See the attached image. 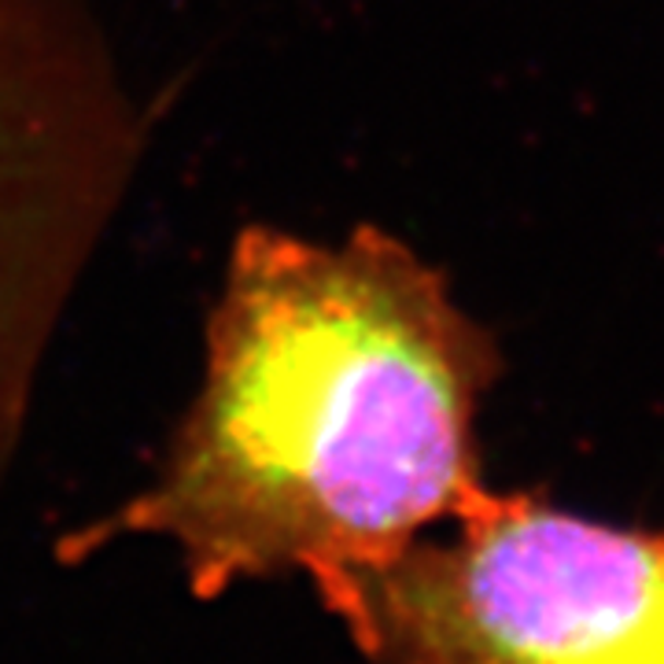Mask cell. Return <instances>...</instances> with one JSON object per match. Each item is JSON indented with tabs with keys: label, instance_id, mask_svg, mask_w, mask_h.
<instances>
[{
	"label": "cell",
	"instance_id": "obj_1",
	"mask_svg": "<svg viewBox=\"0 0 664 664\" xmlns=\"http://www.w3.org/2000/svg\"><path fill=\"white\" fill-rule=\"evenodd\" d=\"M495 336L407 240L248 221L204 329V374L145 488L64 539L178 553L188 591L385 565L488 499L477 421Z\"/></svg>",
	"mask_w": 664,
	"mask_h": 664
},
{
	"label": "cell",
	"instance_id": "obj_2",
	"mask_svg": "<svg viewBox=\"0 0 664 664\" xmlns=\"http://www.w3.org/2000/svg\"><path fill=\"white\" fill-rule=\"evenodd\" d=\"M314 591L369 664H664V528L528 491Z\"/></svg>",
	"mask_w": 664,
	"mask_h": 664
},
{
	"label": "cell",
	"instance_id": "obj_3",
	"mask_svg": "<svg viewBox=\"0 0 664 664\" xmlns=\"http://www.w3.org/2000/svg\"><path fill=\"white\" fill-rule=\"evenodd\" d=\"M152 111L85 0H0V491L115 237Z\"/></svg>",
	"mask_w": 664,
	"mask_h": 664
}]
</instances>
